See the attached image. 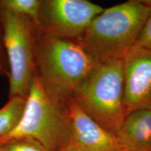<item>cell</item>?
Returning <instances> with one entry per match:
<instances>
[{
	"label": "cell",
	"mask_w": 151,
	"mask_h": 151,
	"mask_svg": "<svg viewBox=\"0 0 151 151\" xmlns=\"http://www.w3.org/2000/svg\"><path fill=\"white\" fill-rule=\"evenodd\" d=\"M71 101L116 137L127 116L124 104L123 61L98 65Z\"/></svg>",
	"instance_id": "obj_3"
},
{
	"label": "cell",
	"mask_w": 151,
	"mask_h": 151,
	"mask_svg": "<svg viewBox=\"0 0 151 151\" xmlns=\"http://www.w3.org/2000/svg\"><path fill=\"white\" fill-rule=\"evenodd\" d=\"M41 0H0V8L27 16L37 22Z\"/></svg>",
	"instance_id": "obj_11"
},
{
	"label": "cell",
	"mask_w": 151,
	"mask_h": 151,
	"mask_svg": "<svg viewBox=\"0 0 151 151\" xmlns=\"http://www.w3.org/2000/svg\"><path fill=\"white\" fill-rule=\"evenodd\" d=\"M35 75L48 97L67 104L98 65L76 40L36 30Z\"/></svg>",
	"instance_id": "obj_1"
},
{
	"label": "cell",
	"mask_w": 151,
	"mask_h": 151,
	"mask_svg": "<svg viewBox=\"0 0 151 151\" xmlns=\"http://www.w3.org/2000/svg\"><path fill=\"white\" fill-rule=\"evenodd\" d=\"M71 135V122L67 107L52 101L35 75L32 81L23 115L18 126L0 141L13 137L32 138L50 151H64Z\"/></svg>",
	"instance_id": "obj_4"
},
{
	"label": "cell",
	"mask_w": 151,
	"mask_h": 151,
	"mask_svg": "<svg viewBox=\"0 0 151 151\" xmlns=\"http://www.w3.org/2000/svg\"><path fill=\"white\" fill-rule=\"evenodd\" d=\"M9 67V97L27 99L35 73L36 27L29 17L0 8Z\"/></svg>",
	"instance_id": "obj_5"
},
{
	"label": "cell",
	"mask_w": 151,
	"mask_h": 151,
	"mask_svg": "<svg viewBox=\"0 0 151 151\" xmlns=\"http://www.w3.org/2000/svg\"><path fill=\"white\" fill-rule=\"evenodd\" d=\"M104 9L87 0H43L35 25L36 30L77 40L92 20Z\"/></svg>",
	"instance_id": "obj_6"
},
{
	"label": "cell",
	"mask_w": 151,
	"mask_h": 151,
	"mask_svg": "<svg viewBox=\"0 0 151 151\" xmlns=\"http://www.w3.org/2000/svg\"><path fill=\"white\" fill-rule=\"evenodd\" d=\"M122 61L127 116L135 111L151 109V49L133 47Z\"/></svg>",
	"instance_id": "obj_7"
},
{
	"label": "cell",
	"mask_w": 151,
	"mask_h": 151,
	"mask_svg": "<svg viewBox=\"0 0 151 151\" xmlns=\"http://www.w3.org/2000/svg\"><path fill=\"white\" fill-rule=\"evenodd\" d=\"M71 135L64 151H122L116 136L104 129L73 101L67 105Z\"/></svg>",
	"instance_id": "obj_8"
},
{
	"label": "cell",
	"mask_w": 151,
	"mask_h": 151,
	"mask_svg": "<svg viewBox=\"0 0 151 151\" xmlns=\"http://www.w3.org/2000/svg\"><path fill=\"white\" fill-rule=\"evenodd\" d=\"M150 8L149 0H129L104 9L76 41L97 65L122 60L134 46Z\"/></svg>",
	"instance_id": "obj_2"
},
{
	"label": "cell",
	"mask_w": 151,
	"mask_h": 151,
	"mask_svg": "<svg viewBox=\"0 0 151 151\" xmlns=\"http://www.w3.org/2000/svg\"><path fill=\"white\" fill-rule=\"evenodd\" d=\"M151 5V0H149ZM134 47L151 49V8Z\"/></svg>",
	"instance_id": "obj_13"
},
{
	"label": "cell",
	"mask_w": 151,
	"mask_h": 151,
	"mask_svg": "<svg viewBox=\"0 0 151 151\" xmlns=\"http://www.w3.org/2000/svg\"><path fill=\"white\" fill-rule=\"evenodd\" d=\"M0 76L9 77V67L7 54L4 42V33L0 20Z\"/></svg>",
	"instance_id": "obj_14"
},
{
	"label": "cell",
	"mask_w": 151,
	"mask_h": 151,
	"mask_svg": "<svg viewBox=\"0 0 151 151\" xmlns=\"http://www.w3.org/2000/svg\"><path fill=\"white\" fill-rule=\"evenodd\" d=\"M0 151H50L32 138L13 137L0 143Z\"/></svg>",
	"instance_id": "obj_12"
},
{
	"label": "cell",
	"mask_w": 151,
	"mask_h": 151,
	"mask_svg": "<svg viewBox=\"0 0 151 151\" xmlns=\"http://www.w3.org/2000/svg\"><path fill=\"white\" fill-rule=\"evenodd\" d=\"M25 98L14 97L0 109V141L9 136L21 120L26 104Z\"/></svg>",
	"instance_id": "obj_10"
},
{
	"label": "cell",
	"mask_w": 151,
	"mask_h": 151,
	"mask_svg": "<svg viewBox=\"0 0 151 151\" xmlns=\"http://www.w3.org/2000/svg\"><path fill=\"white\" fill-rule=\"evenodd\" d=\"M116 137L122 151H151V109L129 113Z\"/></svg>",
	"instance_id": "obj_9"
}]
</instances>
